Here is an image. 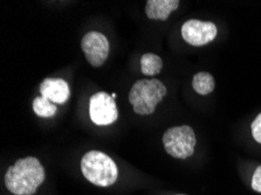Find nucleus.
Wrapping results in <instances>:
<instances>
[{
  "label": "nucleus",
  "mask_w": 261,
  "mask_h": 195,
  "mask_svg": "<svg viewBox=\"0 0 261 195\" xmlns=\"http://www.w3.org/2000/svg\"><path fill=\"white\" fill-rule=\"evenodd\" d=\"M112 97H113L114 99H115V98H116V94H115V93H113V94H112Z\"/></svg>",
  "instance_id": "nucleus-15"
},
{
  "label": "nucleus",
  "mask_w": 261,
  "mask_h": 195,
  "mask_svg": "<svg viewBox=\"0 0 261 195\" xmlns=\"http://www.w3.org/2000/svg\"><path fill=\"white\" fill-rule=\"evenodd\" d=\"M81 48L87 61L93 67H101L108 59L109 41L100 32H88L81 41Z\"/></svg>",
  "instance_id": "nucleus-7"
},
{
  "label": "nucleus",
  "mask_w": 261,
  "mask_h": 195,
  "mask_svg": "<svg viewBox=\"0 0 261 195\" xmlns=\"http://www.w3.org/2000/svg\"><path fill=\"white\" fill-rule=\"evenodd\" d=\"M40 94L54 104H63L69 99L70 89L65 79L45 78L40 85Z\"/></svg>",
  "instance_id": "nucleus-8"
},
{
  "label": "nucleus",
  "mask_w": 261,
  "mask_h": 195,
  "mask_svg": "<svg viewBox=\"0 0 261 195\" xmlns=\"http://www.w3.org/2000/svg\"><path fill=\"white\" fill-rule=\"evenodd\" d=\"M179 6L178 0H149L145 4V14L151 20L167 21L170 14Z\"/></svg>",
  "instance_id": "nucleus-9"
},
{
  "label": "nucleus",
  "mask_w": 261,
  "mask_h": 195,
  "mask_svg": "<svg viewBox=\"0 0 261 195\" xmlns=\"http://www.w3.org/2000/svg\"><path fill=\"white\" fill-rule=\"evenodd\" d=\"M45 177V169L37 158H22L7 169L5 186L14 195H33Z\"/></svg>",
  "instance_id": "nucleus-1"
},
{
  "label": "nucleus",
  "mask_w": 261,
  "mask_h": 195,
  "mask_svg": "<svg viewBox=\"0 0 261 195\" xmlns=\"http://www.w3.org/2000/svg\"><path fill=\"white\" fill-rule=\"evenodd\" d=\"M164 149L170 156L177 159H187L195 153L196 134L191 126H173L163 134Z\"/></svg>",
  "instance_id": "nucleus-4"
},
{
  "label": "nucleus",
  "mask_w": 261,
  "mask_h": 195,
  "mask_svg": "<svg viewBox=\"0 0 261 195\" xmlns=\"http://www.w3.org/2000/svg\"><path fill=\"white\" fill-rule=\"evenodd\" d=\"M168 90L160 79H138L129 93V102L135 114L148 116L155 113L157 104L167 96Z\"/></svg>",
  "instance_id": "nucleus-2"
},
{
  "label": "nucleus",
  "mask_w": 261,
  "mask_h": 195,
  "mask_svg": "<svg viewBox=\"0 0 261 195\" xmlns=\"http://www.w3.org/2000/svg\"><path fill=\"white\" fill-rule=\"evenodd\" d=\"M215 78L210 73L206 71H200V73L196 74L192 78V88L195 89L197 94L199 95H208L215 90Z\"/></svg>",
  "instance_id": "nucleus-11"
},
{
  "label": "nucleus",
  "mask_w": 261,
  "mask_h": 195,
  "mask_svg": "<svg viewBox=\"0 0 261 195\" xmlns=\"http://www.w3.org/2000/svg\"><path fill=\"white\" fill-rule=\"evenodd\" d=\"M81 171L87 180L100 187L112 186L118 177L115 162L100 151H89L82 157Z\"/></svg>",
  "instance_id": "nucleus-3"
},
{
  "label": "nucleus",
  "mask_w": 261,
  "mask_h": 195,
  "mask_svg": "<svg viewBox=\"0 0 261 195\" xmlns=\"http://www.w3.org/2000/svg\"><path fill=\"white\" fill-rule=\"evenodd\" d=\"M218 30L211 21H200L191 19L181 26V37L189 45L200 47L212 42L216 39Z\"/></svg>",
  "instance_id": "nucleus-6"
},
{
  "label": "nucleus",
  "mask_w": 261,
  "mask_h": 195,
  "mask_svg": "<svg viewBox=\"0 0 261 195\" xmlns=\"http://www.w3.org/2000/svg\"><path fill=\"white\" fill-rule=\"evenodd\" d=\"M89 115L94 124L107 126L115 123L118 118V110L112 95L100 91L89 99Z\"/></svg>",
  "instance_id": "nucleus-5"
},
{
  "label": "nucleus",
  "mask_w": 261,
  "mask_h": 195,
  "mask_svg": "<svg viewBox=\"0 0 261 195\" xmlns=\"http://www.w3.org/2000/svg\"><path fill=\"white\" fill-rule=\"evenodd\" d=\"M252 188L255 192L261 193V165L256 167L254 174L252 178Z\"/></svg>",
  "instance_id": "nucleus-14"
},
{
  "label": "nucleus",
  "mask_w": 261,
  "mask_h": 195,
  "mask_svg": "<svg viewBox=\"0 0 261 195\" xmlns=\"http://www.w3.org/2000/svg\"><path fill=\"white\" fill-rule=\"evenodd\" d=\"M251 131L252 136L255 139V142H258L259 144H261V114H259L258 116L255 117L254 121H253L251 125Z\"/></svg>",
  "instance_id": "nucleus-13"
},
{
  "label": "nucleus",
  "mask_w": 261,
  "mask_h": 195,
  "mask_svg": "<svg viewBox=\"0 0 261 195\" xmlns=\"http://www.w3.org/2000/svg\"><path fill=\"white\" fill-rule=\"evenodd\" d=\"M163 68V60L157 54L145 53L141 58V71L145 76H155Z\"/></svg>",
  "instance_id": "nucleus-10"
},
{
  "label": "nucleus",
  "mask_w": 261,
  "mask_h": 195,
  "mask_svg": "<svg viewBox=\"0 0 261 195\" xmlns=\"http://www.w3.org/2000/svg\"><path fill=\"white\" fill-rule=\"evenodd\" d=\"M33 111L35 115L41 118H49L53 117L57 114L58 107L57 104H54L45 97H35L33 101Z\"/></svg>",
  "instance_id": "nucleus-12"
}]
</instances>
